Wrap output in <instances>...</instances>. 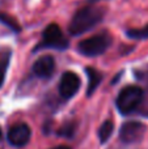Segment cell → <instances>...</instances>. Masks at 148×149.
<instances>
[{
    "instance_id": "obj_1",
    "label": "cell",
    "mask_w": 148,
    "mask_h": 149,
    "mask_svg": "<svg viewBox=\"0 0 148 149\" xmlns=\"http://www.w3.org/2000/svg\"><path fill=\"white\" fill-rule=\"evenodd\" d=\"M104 17V9L98 7H84L80 8L73 15L70 22L68 30L72 36H80L85 31L91 30L101 22Z\"/></svg>"
},
{
    "instance_id": "obj_2",
    "label": "cell",
    "mask_w": 148,
    "mask_h": 149,
    "mask_svg": "<svg viewBox=\"0 0 148 149\" xmlns=\"http://www.w3.org/2000/svg\"><path fill=\"white\" fill-rule=\"evenodd\" d=\"M110 45H112V38L108 34H97L81 41L77 49L80 54L85 56H98L109 49Z\"/></svg>"
},
{
    "instance_id": "obj_3",
    "label": "cell",
    "mask_w": 148,
    "mask_h": 149,
    "mask_svg": "<svg viewBox=\"0 0 148 149\" xmlns=\"http://www.w3.org/2000/svg\"><path fill=\"white\" fill-rule=\"evenodd\" d=\"M143 100V90L139 86H127L121 90L117 98V107L121 113L128 114L136 109V106Z\"/></svg>"
},
{
    "instance_id": "obj_4",
    "label": "cell",
    "mask_w": 148,
    "mask_h": 149,
    "mask_svg": "<svg viewBox=\"0 0 148 149\" xmlns=\"http://www.w3.org/2000/svg\"><path fill=\"white\" fill-rule=\"evenodd\" d=\"M41 46L63 50V49H67L68 41L64 38L62 30H60V28L57 24H50L43 30V39H42Z\"/></svg>"
},
{
    "instance_id": "obj_5",
    "label": "cell",
    "mask_w": 148,
    "mask_h": 149,
    "mask_svg": "<svg viewBox=\"0 0 148 149\" xmlns=\"http://www.w3.org/2000/svg\"><path fill=\"white\" fill-rule=\"evenodd\" d=\"M146 134V126L139 122H128L121 127L119 137L126 144H134L143 139Z\"/></svg>"
},
{
    "instance_id": "obj_6",
    "label": "cell",
    "mask_w": 148,
    "mask_h": 149,
    "mask_svg": "<svg viewBox=\"0 0 148 149\" xmlns=\"http://www.w3.org/2000/svg\"><path fill=\"white\" fill-rule=\"evenodd\" d=\"M80 89V79L76 73L73 72H66L63 73L62 79H60L59 84V93L63 98H71L77 93V90Z\"/></svg>"
},
{
    "instance_id": "obj_7",
    "label": "cell",
    "mask_w": 148,
    "mask_h": 149,
    "mask_svg": "<svg viewBox=\"0 0 148 149\" xmlns=\"http://www.w3.org/2000/svg\"><path fill=\"white\" fill-rule=\"evenodd\" d=\"M30 135H31V131L28 124L18 123V124H15L9 130V132H8V141L13 147H24V145H26L29 143Z\"/></svg>"
},
{
    "instance_id": "obj_8",
    "label": "cell",
    "mask_w": 148,
    "mask_h": 149,
    "mask_svg": "<svg viewBox=\"0 0 148 149\" xmlns=\"http://www.w3.org/2000/svg\"><path fill=\"white\" fill-rule=\"evenodd\" d=\"M55 70V60L50 55H45V56L39 58L38 60H36V63L33 64V72L36 76L42 77V79H47L54 73Z\"/></svg>"
},
{
    "instance_id": "obj_9",
    "label": "cell",
    "mask_w": 148,
    "mask_h": 149,
    "mask_svg": "<svg viewBox=\"0 0 148 149\" xmlns=\"http://www.w3.org/2000/svg\"><path fill=\"white\" fill-rule=\"evenodd\" d=\"M87 74H88V81H89V84H88V95H91L92 93L96 90V88L98 86V84H100V81H101V73L98 72V71H96L94 68H91V67H88L87 68Z\"/></svg>"
},
{
    "instance_id": "obj_10",
    "label": "cell",
    "mask_w": 148,
    "mask_h": 149,
    "mask_svg": "<svg viewBox=\"0 0 148 149\" xmlns=\"http://www.w3.org/2000/svg\"><path fill=\"white\" fill-rule=\"evenodd\" d=\"M113 130H114V124H113L112 120H106L105 123H102V126L98 130V137L102 144L109 140V137L113 134Z\"/></svg>"
},
{
    "instance_id": "obj_11",
    "label": "cell",
    "mask_w": 148,
    "mask_h": 149,
    "mask_svg": "<svg viewBox=\"0 0 148 149\" xmlns=\"http://www.w3.org/2000/svg\"><path fill=\"white\" fill-rule=\"evenodd\" d=\"M127 36L134 39H146L148 38V25L140 29H130L127 31Z\"/></svg>"
},
{
    "instance_id": "obj_12",
    "label": "cell",
    "mask_w": 148,
    "mask_h": 149,
    "mask_svg": "<svg viewBox=\"0 0 148 149\" xmlns=\"http://www.w3.org/2000/svg\"><path fill=\"white\" fill-rule=\"evenodd\" d=\"M0 22L5 24L8 28L13 29L15 31H18V30H20V26H18V24L16 22V21L13 20L12 17H9L8 15H4V13H1V12H0Z\"/></svg>"
},
{
    "instance_id": "obj_13",
    "label": "cell",
    "mask_w": 148,
    "mask_h": 149,
    "mask_svg": "<svg viewBox=\"0 0 148 149\" xmlns=\"http://www.w3.org/2000/svg\"><path fill=\"white\" fill-rule=\"evenodd\" d=\"M3 80H4V67H3V64L0 63V85L3 84Z\"/></svg>"
},
{
    "instance_id": "obj_14",
    "label": "cell",
    "mask_w": 148,
    "mask_h": 149,
    "mask_svg": "<svg viewBox=\"0 0 148 149\" xmlns=\"http://www.w3.org/2000/svg\"><path fill=\"white\" fill-rule=\"evenodd\" d=\"M52 149H71L70 147H66V145H59V147H55Z\"/></svg>"
},
{
    "instance_id": "obj_15",
    "label": "cell",
    "mask_w": 148,
    "mask_h": 149,
    "mask_svg": "<svg viewBox=\"0 0 148 149\" xmlns=\"http://www.w3.org/2000/svg\"><path fill=\"white\" fill-rule=\"evenodd\" d=\"M0 139H1V130H0Z\"/></svg>"
}]
</instances>
